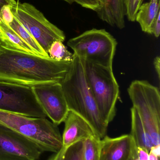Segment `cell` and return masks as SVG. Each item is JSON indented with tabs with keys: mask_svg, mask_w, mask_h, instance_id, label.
Returning a JSON list of instances; mask_svg holds the SVG:
<instances>
[{
	"mask_svg": "<svg viewBox=\"0 0 160 160\" xmlns=\"http://www.w3.org/2000/svg\"><path fill=\"white\" fill-rule=\"evenodd\" d=\"M11 9L14 17L47 53L54 41H65L64 32L50 22L33 5L17 2Z\"/></svg>",
	"mask_w": 160,
	"mask_h": 160,
	"instance_id": "cell-7",
	"label": "cell"
},
{
	"mask_svg": "<svg viewBox=\"0 0 160 160\" xmlns=\"http://www.w3.org/2000/svg\"><path fill=\"white\" fill-rule=\"evenodd\" d=\"M69 111L84 118L103 139L109 124L101 117L86 81L82 60L73 53L69 69L62 82Z\"/></svg>",
	"mask_w": 160,
	"mask_h": 160,
	"instance_id": "cell-2",
	"label": "cell"
},
{
	"mask_svg": "<svg viewBox=\"0 0 160 160\" xmlns=\"http://www.w3.org/2000/svg\"><path fill=\"white\" fill-rule=\"evenodd\" d=\"M0 111L34 118H46L32 87L0 81Z\"/></svg>",
	"mask_w": 160,
	"mask_h": 160,
	"instance_id": "cell-8",
	"label": "cell"
},
{
	"mask_svg": "<svg viewBox=\"0 0 160 160\" xmlns=\"http://www.w3.org/2000/svg\"><path fill=\"white\" fill-rule=\"evenodd\" d=\"M43 152L29 139L0 125V160H38Z\"/></svg>",
	"mask_w": 160,
	"mask_h": 160,
	"instance_id": "cell-9",
	"label": "cell"
},
{
	"mask_svg": "<svg viewBox=\"0 0 160 160\" xmlns=\"http://www.w3.org/2000/svg\"><path fill=\"white\" fill-rule=\"evenodd\" d=\"M144 0H125L126 16L129 21L135 22L138 10Z\"/></svg>",
	"mask_w": 160,
	"mask_h": 160,
	"instance_id": "cell-21",
	"label": "cell"
},
{
	"mask_svg": "<svg viewBox=\"0 0 160 160\" xmlns=\"http://www.w3.org/2000/svg\"><path fill=\"white\" fill-rule=\"evenodd\" d=\"M101 7L97 12L103 21L120 29L125 27V0H100Z\"/></svg>",
	"mask_w": 160,
	"mask_h": 160,
	"instance_id": "cell-13",
	"label": "cell"
},
{
	"mask_svg": "<svg viewBox=\"0 0 160 160\" xmlns=\"http://www.w3.org/2000/svg\"><path fill=\"white\" fill-rule=\"evenodd\" d=\"M133 107L154 147L160 146V94L159 88L145 80L132 82L127 89Z\"/></svg>",
	"mask_w": 160,
	"mask_h": 160,
	"instance_id": "cell-5",
	"label": "cell"
},
{
	"mask_svg": "<svg viewBox=\"0 0 160 160\" xmlns=\"http://www.w3.org/2000/svg\"><path fill=\"white\" fill-rule=\"evenodd\" d=\"M64 1L67 2L69 3V4H72V3L74 2V1H73V0H64Z\"/></svg>",
	"mask_w": 160,
	"mask_h": 160,
	"instance_id": "cell-31",
	"label": "cell"
},
{
	"mask_svg": "<svg viewBox=\"0 0 160 160\" xmlns=\"http://www.w3.org/2000/svg\"><path fill=\"white\" fill-rule=\"evenodd\" d=\"M67 148L63 146V148L57 153H55L48 160H63L64 155L66 150Z\"/></svg>",
	"mask_w": 160,
	"mask_h": 160,
	"instance_id": "cell-26",
	"label": "cell"
},
{
	"mask_svg": "<svg viewBox=\"0 0 160 160\" xmlns=\"http://www.w3.org/2000/svg\"><path fill=\"white\" fill-rule=\"evenodd\" d=\"M148 160H160V155H157L151 149L149 152Z\"/></svg>",
	"mask_w": 160,
	"mask_h": 160,
	"instance_id": "cell-29",
	"label": "cell"
},
{
	"mask_svg": "<svg viewBox=\"0 0 160 160\" xmlns=\"http://www.w3.org/2000/svg\"><path fill=\"white\" fill-rule=\"evenodd\" d=\"M83 140L67 148L63 160H84L83 155Z\"/></svg>",
	"mask_w": 160,
	"mask_h": 160,
	"instance_id": "cell-20",
	"label": "cell"
},
{
	"mask_svg": "<svg viewBox=\"0 0 160 160\" xmlns=\"http://www.w3.org/2000/svg\"><path fill=\"white\" fill-rule=\"evenodd\" d=\"M150 34H153L156 38H158L160 34V12L153 22L151 28Z\"/></svg>",
	"mask_w": 160,
	"mask_h": 160,
	"instance_id": "cell-24",
	"label": "cell"
},
{
	"mask_svg": "<svg viewBox=\"0 0 160 160\" xmlns=\"http://www.w3.org/2000/svg\"><path fill=\"white\" fill-rule=\"evenodd\" d=\"M129 160H138V157H137V153H136V147H135L133 154H132Z\"/></svg>",
	"mask_w": 160,
	"mask_h": 160,
	"instance_id": "cell-30",
	"label": "cell"
},
{
	"mask_svg": "<svg viewBox=\"0 0 160 160\" xmlns=\"http://www.w3.org/2000/svg\"><path fill=\"white\" fill-rule=\"evenodd\" d=\"M50 58L56 61L71 62L73 53L69 51L63 42L55 41L52 44L48 52Z\"/></svg>",
	"mask_w": 160,
	"mask_h": 160,
	"instance_id": "cell-19",
	"label": "cell"
},
{
	"mask_svg": "<svg viewBox=\"0 0 160 160\" xmlns=\"http://www.w3.org/2000/svg\"><path fill=\"white\" fill-rule=\"evenodd\" d=\"M64 122L65 127L62 140L65 147H68L79 141L88 138L99 137L90 124L72 111H69Z\"/></svg>",
	"mask_w": 160,
	"mask_h": 160,
	"instance_id": "cell-12",
	"label": "cell"
},
{
	"mask_svg": "<svg viewBox=\"0 0 160 160\" xmlns=\"http://www.w3.org/2000/svg\"><path fill=\"white\" fill-rule=\"evenodd\" d=\"M0 125L24 136L43 152L57 153L63 148L58 126L46 118H34L0 111Z\"/></svg>",
	"mask_w": 160,
	"mask_h": 160,
	"instance_id": "cell-3",
	"label": "cell"
},
{
	"mask_svg": "<svg viewBox=\"0 0 160 160\" xmlns=\"http://www.w3.org/2000/svg\"><path fill=\"white\" fill-rule=\"evenodd\" d=\"M101 139L98 137L83 140V155L84 160H99Z\"/></svg>",
	"mask_w": 160,
	"mask_h": 160,
	"instance_id": "cell-18",
	"label": "cell"
},
{
	"mask_svg": "<svg viewBox=\"0 0 160 160\" xmlns=\"http://www.w3.org/2000/svg\"><path fill=\"white\" fill-rule=\"evenodd\" d=\"M70 63L12 49L0 41V81L30 87L62 83Z\"/></svg>",
	"mask_w": 160,
	"mask_h": 160,
	"instance_id": "cell-1",
	"label": "cell"
},
{
	"mask_svg": "<svg viewBox=\"0 0 160 160\" xmlns=\"http://www.w3.org/2000/svg\"><path fill=\"white\" fill-rule=\"evenodd\" d=\"M136 153L139 160H148L149 152L142 148L136 147Z\"/></svg>",
	"mask_w": 160,
	"mask_h": 160,
	"instance_id": "cell-25",
	"label": "cell"
},
{
	"mask_svg": "<svg viewBox=\"0 0 160 160\" xmlns=\"http://www.w3.org/2000/svg\"><path fill=\"white\" fill-rule=\"evenodd\" d=\"M39 103L52 122L58 126L69 112L62 84L52 82L32 87Z\"/></svg>",
	"mask_w": 160,
	"mask_h": 160,
	"instance_id": "cell-10",
	"label": "cell"
},
{
	"mask_svg": "<svg viewBox=\"0 0 160 160\" xmlns=\"http://www.w3.org/2000/svg\"><path fill=\"white\" fill-rule=\"evenodd\" d=\"M131 132L130 135L136 148H142L148 152L154 148L153 142L144 128L138 112L133 107L131 109Z\"/></svg>",
	"mask_w": 160,
	"mask_h": 160,
	"instance_id": "cell-14",
	"label": "cell"
},
{
	"mask_svg": "<svg viewBox=\"0 0 160 160\" xmlns=\"http://www.w3.org/2000/svg\"><path fill=\"white\" fill-rule=\"evenodd\" d=\"M16 0H0V11L2 8L5 5H9L11 7L15 6L17 4Z\"/></svg>",
	"mask_w": 160,
	"mask_h": 160,
	"instance_id": "cell-27",
	"label": "cell"
},
{
	"mask_svg": "<svg viewBox=\"0 0 160 160\" xmlns=\"http://www.w3.org/2000/svg\"><path fill=\"white\" fill-rule=\"evenodd\" d=\"M0 41L6 47L27 53L36 54L32 48L0 17ZM37 55V54H36Z\"/></svg>",
	"mask_w": 160,
	"mask_h": 160,
	"instance_id": "cell-15",
	"label": "cell"
},
{
	"mask_svg": "<svg viewBox=\"0 0 160 160\" xmlns=\"http://www.w3.org/2000/svg\"><path fill=\"white\" fill-rule=\"evenodd\" d=\"M135 148L130 134L116 138L105 136L101 141L99 160H129Z\"/></svg>",
	"mask_w": 160,
	"mask_h": 160,
	"instance_id": "cell-11",
	"label": "cell"
},
{
	"mask_svg": "<svg viewBox=\"0 0 160 160\" xmlns=\"http://www.w3.org/2000/svg\"><path fill=\"white\" fill-rule=\"evenodd\" d=\"M160 12V0H150L142 3L136 15L135 21L139 22L142 31L150 34L153 22Z\"/></svg>",
	"mask_w": 160,
	"mask_h": 160,
	"instance_id": "cell-16",
	"label": "cell"
},
{
	"mask_svg": "<svg viewBox=\"0 0 160 160\" xmlns=\"http://www.w3.org/2000/svg\"><path fill=\"white\" fill-rule=\"evenodd\" d=\"M82 60L86 81L100 113L109 124L115 117L116 103L119 96V85L114 75L112 67L103 66Z\"/></svg>",
	"mask_w": 160,
	"mask_h": 160,
	"instance_id": "cell-4",
	"label": "cell"
},
{
	"mask_svg": "<svg viewBox=\"0 0 160 160\" xmlns=\"http://www.w3.org/2000/svg\"><path fill=\"white\" fill-rule=\"evenodd\" d=\"M154 65L156 73L159 79L160 77V58L159 56H157L154 60Z\"/></svg>",
	"mask_w": 160,
	"mask_h": 160,
	"instance_id": "cell-28",
	"label": "cell"
},
{
	"mask_svg": "<svg viewBox=\"0 0 160 160\" xmlns=\"http://www.w3.org/2000/svg\"><path fill=\"white\" fill-rule=\"evenodd\" d=\"M11 7L9 5H5L2 8L0 11V17L6 24L11 23L14 19V15L11 11Z\"/></svg>",
	"mask_w": 160,
	"mask_h": 160,
	"instance_id": "cell-23",
	"label": "cell"
},
{
	"mask_svg": "<svg viewBox=\"0 0 160 160\" xmlns=\"http://www.w3.org/2000/svg\"><path fill=\"white\" fill-rule=\"evenodd\" d=\"M117 41L104 29H93L70 38L67 45L74 54L85 61L112 67Z\"/></svg>",
	"mask_w": 160,
	"mask_h": 160,
	"instance_id": "cell-6",
	"label": "cell"
},
{
	"mask_svg": "<svg viewBox=\"0 0 160 160\" xmlns=\"http://www.w3.org/2000/svg\"><path fill=\"white\" fill-rule=\"evenodd\" d=\"M8 25L32 48L37 55L41 57L49 58V54L41 48L33 36L20 23L15 17L13 21Z\"/></svg>",
	"mask_w": 160,
	"mask_h": 160,
	"instance_id": "cell-17",
	"label": "cell"
},
{
	"mask_svg": "<svg viewBox=\"0 0 160 160\" xmlns=\"http://www.w3.org/2000/svg\"><path fill=\"white\" fill-rule=\"evenodd\" d=\"M74 2H76L85 8L91 9L97 12L101 7L100 0H73Z\"/></svg>",
	"mask_w": 160,
	"mask_h": 160,
	"instance_id": "cell-22",
	"label": "cell"
}]
</instances>
